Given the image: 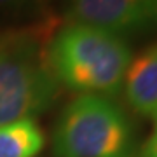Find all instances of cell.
<instances>
[{"instance_id": "3", "label": "cell", "mask_w": 157, "mask_h": 157, "mask_svg": "<svg viewBox=\"0 0 157 157\" xmlns=\"http://www.w3.org/2000/svg\"><path fill=\"white\" fill-rule=\"evenodd\" d=\"M52 150L56 157H135V128L108 96L80 94L59 113Z\"/></svg>"}, {"instance_id": "4", "label": "cell", "mask_w": 157, "mask_h": 157, "mask_svg": "<svg viewBox=\"0 0 157 157\" xmlns=\"http://www.w3.org/2000/svg\"><path fill=\"white\" fill-rule=\"evenodd\" d=\"M72 23L110 33H124L150 25L147 0H72Z\"/></svg>"}, {"instance_id": "2", "label": "cell", "mask_w": 157, "mask_h": 157, "mask_svg": "<svg viewBox=\"0 0 157 157\" xmlns=\"http://www.w3.org/2000/svg\"><path fill=\"white\" fill-rule=\"evenodd\" d=\"M44 28L0 33V126L33 121L58 96Z\"/></svg>"}, {"instance_id": "9", "label": "cell", "mask_w": 157, "mask_h": 157, "mask_svg": "<svg viewBox=\"0 0 157 157\" xmlns=\"http://www.w3.org/2000/svg\"><path fill=\"white\" fill-rule=\"evenodd\" d=\"M147 7H148L152 23H157V0H147Z\"/></svg>"}, {"instance_id": "10", "label": "cell", "mask_w": 157, "mask_h": 157, "mask_svg": "<svg viewBox=\"0 0 157 157\" xmlns=\"http://www.w3.org/2000/svg\"><path fill=\"white\" fill-rule=\"evenodd\" d=\"M155 129H157V115H155Z\"/></svg>"}, {"instance_id": "8", "label": "cell", "mask_w": 157, "mask_h": 157, "mask_svg": "<svg viewBox=\"0 0 157 157\" xmlns=\"http://www.w3.org/2000/svg\"><path fill=\"white\" fill-rule=\"evenodd\" d=\"M28 4L30 0H0V11H17Z\"/></svg>"}, {"instance_id": "1", "label": "cell", "mask_w": 157, "mask_h": 157, "mask_svg": "<svg viewBox=\"0 0 157 157\" xmlns=\"http://www.w3.org/2000/svg\"><path fill=\"white\" fill-rule=\"evenodd\" d=\"M131 49L119 35L70 23L47 42V61L58 84L80 94L115 96L131 63Z\"/></svg>"}, {"instance_id": "5", "label": "cell", "mask_w": 157, "mask_h": 157, "mask_svg": "<svg viewBox=\"0 0 157 157\" xmlns=\"http://www.w3.org/2000/svg\"><path fill=\"white\" fill-rule=\"evenodd\" d=\"M124 94L136 113L157 115V42L131 59L124 75Z\"/></svg>"}, {"instance_id": "6", "label": "cell", "mask_w": 157, "mask_h": 157, "mask_svg": "<svg viewBox=\"0 0 157 157\" xmlns=\"http://www.w3.org/2000/svg\"><path fill=\"white\" fill-rule=\"evenodd\" d=\"M42 147L44 133L32 119L0 126V157H37Z\"/></svg>"}, {"instance_id": "7", "label": "cell", "mask_w": 157, "mask_h": 157, "mask_svg": "<svg viewBox=\"0 0 157 157\" xmlns=\"http://www.w3.org/2000/svg\"><path fill=\"white\" fill-rule=\"evenodd\" d=\"M140 157H157V129L147 138L145 143L141 145Z\"/></svg>"}]
</instances>
